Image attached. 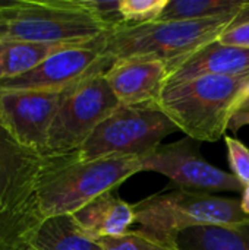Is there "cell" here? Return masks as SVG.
Listing matches in <instances>:
<instances>
[{
    "label": "cell",
    "mask_w": 249,
    "mask_h": 250,
    "mask_svg": "<svg viewBox=\"0 0 249 250\" xmlns=\"http://www.w3.org/2000/svg\"><path fill=\"white\" fill-rule=\"evenodd\" d=\"M141 171V157L81 160L76 152L45 154L35 192L40 215L75 214Z\"/></svg>",
    "instance_id": "cell-1"
},
{
    "label": "cell",
    "mask_w": 249,
    "mask_h": 250,
    "mask_svg": "<svg viewBox=\"0 0 249 250\" xmlns=\"http://www.w3.org/2000/svg\"><path fill=\"white\" fill-rule=\"evenodd\" d=\"M238 10L197 21H156L120 25L103 37V51L113 62L119 59H150L173 70L203 45L214 41L229 26Z\"/></svg>",
    "instance_id": "cell-2"
},
{
    "label": "cell",
    "mask_w": 249,
    "mask_h": 250,
    "mask_svg": "<svg viewBox=\"0 0 249 250\" xmlns=\"http://www.w3.org/2000/svg\"><path fill=\"white\" fill-rule=\"evenodd\" d=\"M248 83L249 72L170 83L166 85L158 107L186 138L217 142L229 129L233 103Z\"/></svg>",
    "instance_id": "cell-3"
},
{
    "label": "cell",
    "mask_w": 249,
    "mask_h": 250,
    "mask_svg": "<svg viewBox=\"0 0 249 250\" xmlns=\"http://www.w3.org/2000/svg\"><path fill=\"white\" fill-rule=\"evenodd\" d=\"M132 205L138 230L173 248L178 234L194 227L249 224L239 201L188 189L156 193Z\"/></svg>",
    "instance_id": "cell-4"
},
{
    "label": "cell",
    "mask_w": 249,
    "mask_h": 250,
    "mask_svg": "<svg viewBox=\"0 0 249 250\" xmlns=\"http://www.w3.org/2000/svg\"><path fill=\"white\" fill-rule=\"evenodd\" d=\"M6 40L54 45L91 42L112 28L85 0H10L3 12Z\"/></svg>",
    "instance_id": "cell-5"
},
{
    "label": "cell",
    "mask_w": 249,
    "mask_h": 250,
    "mask_svg": "<svg viewBox=\"0 0 249 250\" xmlns=\"http://www.w3.org/2000/svg\"><path fill=\"white\" fill-rule=\"evenodd\" d=\"M178 127L160 107L119 105L76 151L81 160L144 157L161 145Z\"/></svg>",
    "instance_id": "cell-6"
},
{
    "label": "cell",
    "mask_w": 249,
    "mask_h": 250,
    "mask_svg": "<svg viewBox=\"0 0 249 250\" xmlns=\"http://www.w3.org/2000/svg\"><path fill=\"white\" fill-rule=\"evenodd\" d=\"M119 105L104 72L65 91L48 132L45 154L76 152L94 129Z\"/></svg>",
    "instance_id": "cell-7"
},
{
    "label": "cell",
    "mask_w": 249,
    "mask_h": 250,
    "mask_svg": "<svg viewBox=\"0 0 249 250\" xmlns=\"http://www.w3.org/2000/svg\"><path fill=\"white\" fill-rule=\"evenodd\" d=\"M103 37L91 42L65 47L25 75L1 81L0 94L22 91L63 92L92 75L106 72L113 60L103 51Z\"/></svg>",
    "instance_id": "cell-8"
},
{
    "label": "cell",
    "mask_w": 249,
    "mask_h": 250,
    "mask_svg": "<svg viewBox=\"0 0 249 250\" xmlns=\"http://www.w3.org/2000/svg\"><path fill=\"white\" fill-rule=\"evenodd\" d=\"M142 171L166 176L179 189L197 192H244V185L230 173L205 161L197 148V141L185 138L175 144L160 145L141 157Z\"/></svg>",
    "instance_id": "cell-9"
},
{
    "label": "cell",
    "mask_w": 249,
    "mask_h": 250,
    "mask_svg": "<svg viewBox=\"0 0 249 250\" xmlns=\"http://www.w3.org/2000/svg\"><path fill=\"white\" fill-rule=\"evenodd\" d=\"M63 94L65 91L0 94V126L22 146L45 154L48 132Z\"/></svg>",
    "instance_id": "cell-10"
},
{
    "label": "cell",
    "mask_w": 249,
    "mask_h": 250,
    "mask_svg": "<svg viewBox=\"0 0 249 250\" xmlns=\"http://www.w3.org/2000/svg\"><path fill=\"white\" fill-rule=\"evenodd\" d=\"M45 154L18 144L0 126V207L9 212H38L35 192Z\"/></svg>",
    "instance_id": "cell-11"
},
{
    "label": "cell",
    "mask_w": 249,
    "mask_h": 250,
    "mask_svg": "<svg viewBox=\"0 0 249 250\" xmlns=\"http://www.w3.org/2000/svg\"><path fill=\"white\" fill-rule=\"evenodd\" d=\"M104 76L120 105L158 107L167 85L166 63L150 59H119Z\"/></svg>",
    "instance_id": "cell-12"
},
{
    "label": "cell",
    "mask_w": 249,
    "mask_h": 250,
    "mask_svg": "<svg viewBox=\"0 0 249 250\" xmlns=\"http://www.w3.org/2000/svg\"><path fill=\"white\" fill-rule=\"evenodd\" d=\"M249 72V50L217 40L203 45L169 73L167 85L203 76H238Z\"/></svg>",
    "instance_id": "cell-13"
},
{
    "label": "cell",
    "mask_w": 249,
    "mask_h": 250,
    "mask_svg": "<svg viewBox=\"0 0 249 250\" xmlns=\"http://www.w3.org/2000/svg\"><path fill=\"white\" fill-rule=\"evenodd\" d=\"M72 215L94 242L123 236L135 224L134 205L125 202L113 192L95 198Z\"/></svg>",
    "instance_id": "cell-14"
},
{
    "label": "cell",
    "mask_w": 249,
    "mask_h": 250,
    "mask_svg": "<svg viewBox=\"0 0 249 250\" xmlns=\"http://www.w3.org/2000/svg\"><path fill=\"white\" fill-rule=\"evenodd\" d=\"M26 240L37 250H101L90 239L72 214L43 218Z\"/></svg>",
    "instance_id": "cell-15"
},
{
    "label": "cell",
    "mask_w": 249,
    "mask_h": 250,
    "mask_svg": "<svg viewBox=\"0 0 249 250\" xmlns=\"http://www.w3.org/2000/svg\"><path fill=\"white\" fill-rule=\"evenodd\" d=\"M181 250H249V224L239 227H194L176 237Z\"/></svg>",
    "instance_id": "cell-16"
},
{
    "label": "cell",
    "mask_w": 249,
    "mask_h": 250,
    "mask_svg": "<svg viewBox=\"0 0 249 250\" xmlns=\"http://www.w3.org/2000/svg\"><path fill=\"white\" fill-rule=\"evenodd\" d=\"M78 45V44H76ZM69 45L41 44L4 40L0 42V82L12 79L37 67L51 54Z\"/></svg>",
    "instance_id": "cell-17"
},
{
    "label": "cell",
    "mask_w": 249,
    "mask_h": 250,
    "mask_svg": "<svg viewBox=\"0 0 249 250\" xmlns=\"http://www.w3.org/2000/svg\"><path fill=\"white\" fill-rule=\"evenodd\" d=\"M244 1L233 0H169L158 21H197L238 10Z\"/></svg>",
    "instance_id": "cell-18"
},
{
    "label": "cell",
    "mask_w": 249,
    "mask_h": 250,
    "mask_svg": "<svg viewBox=\"0 0 249 250\" xmlns=\"http://www.w3.org/2000/svg\"><path fill=\"white\" fill-rule=\"evenodd\" d=\"M41 220L38 212L16 214L0 207V250H10L19 242L26 240Z\"/></svg>",
    "instance_id": "cell-19"
},
{
    "label": "cell",
    "mask_w": 249,
    "mask_h": 250,
    "mask_svg": "<svg viewBox=\"0 0 249 250\" xmlns=\"http://www.w3.org/2000/svg\"><path fill=\"white\" fill-rule=\"evenodd\" d=\"M169 0H120L119 15L126 25H139L160 19Z\"/></svg>",
    "instance_id": "cell-20"
},
{
    "label": "cell",
    "mask_w": 249,
    "mask_h": 250,
    "mask_svg": "<svg viewBox=\"0 0 249 250\" xmlns=\"http://www.w3.org/2000/svg\"><path fill=\"white\" fill-rule=\"evenodd\" d=\"M98 245L101 250H181L164 245L139 230H131L123 236L103 239Z\"/></svg>",
    "instance_id": "cell-21"
},
{
    "label": "cell",
    "mask_w": 249,
    "mask_h": 250,
    "mask_svg": "<svg viewBox=\"0 0 249 250\" xmlns=\"http://www.w3.org/2000/svg\"><path fill=\"white\" fill-rule=\"evenodd\" d=\"M217 41L249 50V1H244L233 21L219 35Z\"/></svg>",
    "instance_id": "cell-22"
},
{
    "label": "cell",
    "mask_w": 249,
    "mask_h": 250,
    "mask_svg": "<svg viewBox=\"0 0 249 250\" xmlns=\"http://www.w3.org/2000/svg\"><path fill=\"white\" fill-rule=\"evenodd\" d=\"M227 158L232 168V174L245 186L249 185V148L239 139L232 136H225Z\"/></svg>",
    "instance_id": "cell-23"
},
{
    "label": "cell",
    "mask_w": 249,
    "mask_h": 250,
    "mask_svg": "<svg viewBox=\"0 0 249 250\" xmlns=\"http://www.w3.org/2000/svg\"><path fill=\"white\" fill-rule=\"evenodd\" d=\"M247 113H249V83L241 91V94L238 95V98L233 103V107H232V119L235 116L247 114Z\"/></svg>",
    "instance_id": "cell-24"
},
{
    "label": "cell",
    "mask_w": 249,
    "mask_h": 250,
    "mask_svg": "<svg viewBox=\"0 0 249 250\" xmlns=\"http://www.w3.org/2000/svg\"><path fill=\"white\" fill-rule=\"evenodd\" d=\"M247 125H249V113L235 116V117L230 120V123H229V129H232V130H239L241 127L247 126Z\"/></svg>",
    "instance_id": "cell-25"
},
{
    "label": "cell",
    "mask_w": 249,
    "mask_h": 250,
    "mask_svg": "<svg viewBox=\"0 0 249 250\" xmlns=\"http://www.w3.org/2000/svg\"><path fill=\"white\" fill-rule=\"evenodd\" d=\"M241 207H242V211L249 217V185L244 188L242 199H241Z\"/></svg>",
    "instance_id": "cell-26"
},
{
    "label": "cell",
    "mask_w": 249,
    "mask_h": 250,
    "mask_svg": "<svg viewBox=\"0 0 249 250\" xmlns=\"http://www.w3.org/2000/svg\"><path fill=\"white\" fill-rule=\"evenodd\" d=\"M7 32H9V25L4 21L3 15H0V42L7 38Z\"/></svg>",
    "instance_id": "cell-27"
},
{
    "label": "cell",
    "mask_w": 249,
    "mask_h": 250,
    "mask_svg": "<svg viewBox=\"0 0 249 250\" xmlns=\"http://www.w3.org/2000/svg\"><path fill=\"white\" fill-rule=\"evenodd\" d=\"M10 250H37L28 240H22V242H19L18 245H15L13 248Z\"/></svg>",
    "instance_id": "cell-28"
},
{
    "label": "cell",
    "mask_w": 249,
    "mask_h": 250,
    "mask_svg": "<svg viewBox=\"0 0 249 250\" xmlns=\"http://www.w3.org/2000/svg\"><path fill=\"white\" fill-rule=\"evenodd\" d=\"M6 6H7V1H0V15H3Z\"/></svg>",
    "instance_id": "cell-29"
}]
</instances>
